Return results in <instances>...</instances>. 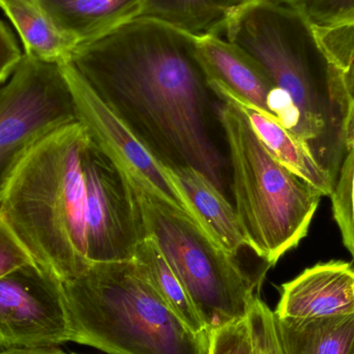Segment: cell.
I'll return each instance as SVG.
<instances>
[{"mask_svg": "<svg viewBox=\"0 0 354 354\" xmlns=\"http://www.w3.org/2000/svg\"><path fill=\"white\" fill-rule=\"evenodd\" d=\"M71 64L172 168L189 166L224 192V159L209 127V86L198 39L136 18L81 44Z\"/></svg>", "mask_w": 354, "mask_h": 354, "instance_id": "1", "label": "cell"}, {"mask_svg": "<svg viewBox=\"0 0 354 354\" xmlns=\"http://www.w3.org/2000/svg\"><path fill=\"white\" fill-rule=\"evenodd\" d=\"M72 342L62 282L37 264L0 279V351Z\"/></svg>", "mask_w": 354, "mask_h": 354, "instance_id": "10", "label": "cell"}, {"mask_svg": "<svg viewBox=\"0 0 354 354\" xmlns=\"http://www.w3.org/2000/svg\"><path fill=\"white\" fill-rule=\"evenodd\" d=\"M345 78H346L347 89H348L351 102V116L354 118V64L345 73Z\"/></svg>", "mask_w": 354, "mask_h": 354, "instance_id": "28", "label": "cell"}, {"mask_svg": "<svg viewBox=\"0 0 354 354\" xmlns=\"http://www.w3.org/2000/svg\"><path fill=\"white\" fill-rule=\"evenodd\" d=\"M73 354H76V353H73Z\"/></svg>", "mask_w": 354, "mask_h": 354, "instance_id": "30", "label": "cell"}, {"mask_svg": "<svg viewBox=\"0 0 354 354\" xmlns=\"http://www.w3.org/2000/svg\"><path fill=\"white\" fill-rule=\"evenodd\" d=\"M225 35L288 95L299 115L295 135L336 181L347 151L351 97L345 73L324 53L301 10L281 0H245Z\"/></svg>", "mask_w": 354, "mask_h": 354, "instance_id": "2", "label": "cell"}, {"mask_svg": "<svg viewBox=\"0 0 354 354\" xmlns=\"http://www.w3.org/2000/svg\"><path fill=\"white\" fill-rule=\"evenodd\" d=\"M281 1L287 2V3L290 4H297L299 3V2H301V0H281Z\"/></svg>", "mask_w": 354, "mask_h": 354, "instance_id": "29", "label": "cell"}, {"mask_svg": "<svg viewBox=\"0 0 354 354\" xmlns=\"http://www.w3.org/2000/svg\"><path fill=\"white\" fill-rule=\"evenodd\" d=\"M277 318L326 317L354 313V268L348 262L317 263L284 283Z\"/></svg>", "mask_w": 354, "mask_h": 354, "instance_id": "12", "label": "cell"}, {"mask_svg": "<svg viewBox=\"0 0 354 354\" xmlns=\"http://www.w3.org/2000/svg\"><path fill=\"white\" fill-rule=\"evenodd\" d=\"M0 8L18 31L25 55L50 64L71 62L78 44L60 30L37 0H0Z\"/></svg>", "mask_w": 354, "mask_h": 354, "instance_id": "16", "label": "cell"}, {"mask_svg": "<svg viewBox=\"0 0 354 354\" xmlns=\"http://www.w3.org/2000/svg\"><path fill=\"white\" fill-rule=\"evenodd\" d=\"M83 172L91 266L132 261L137 245L147 237L134 185L91 137Z\"/></svg>", "mask_w": 354, "mask_h": 354, "instance_id": "9", "label": "cell"}, {"mask_svg": "<svg viewBox=\"0 0 354 354\" xmlns=\"http://www.w3.org/2000/svg\"><path fill=\"white\" fill-rule=\"evenodd\" d=\"M0 354H68L59 347H49V348L35 349H10L0 351Z\"/></svg>", "mask_w": 354, "mask_h": 354, "instance_id": "27", "label": "cell"}, {"mask_svg": "<svg viewBox=\"0 0 354 354\" xmlns=\"http://www.w3.org/2000/svg\"><path fill=\"white\" fill-rule=\"evenodd\" d=\"M209 354H253L245 318L210 330Z\"/></svg>", "mask_w": 354, "mask_h": 354, "instance_id": "25", "label": "cell"}, {"mask_svg": "<svg viewBox=\"0 0 354 354\" xmlns=\"http://www.w3.org/2000/svg\"><path fill=\"white\" fill-rule=\"evenodd\" d=\"M35 263L0 209V279L23 266Z\"/></svg>", "mask_w": 354, "mask_h": 354, "instance_id": "23", "label": "cell"}, {"mask_svg": "<svg viewBox=\"0 0 354 354\" xmlns=\"http://www.w3.org/2000/svg\"><path fill=\"white\" fill-rule=\"evenodd\" d=\"M313 32L330 62L346 73L354 64V29L313 30Z\"/></svg>", "mask_w": 354, "mask_h": 354, "instance_id": "24", "label": "cell"}, {"mask_svg": "<svg viewBox=\"0 0 354 354\" xmlns=\"http://www.w3.org/2000/svg\"><path fill=\"white\" fill-rule=\"evenodd\" d=\"M200 57L216 97L241 100L272 116L291 132L299 115L288 95L277 88L261 66L247 52L218 35L198 39Z\"/></svg>", "mask_w": 354, "mask_h": 354, "instance_id": "11", "label": "cell"}, {"mask_svg": "<svg viewBox=\"0 0 354 354\" xmlns=\"http://www.w3.org/2000/svg\"><path fill=\"white\" fill-rule=\"evenodd\" d=\"M62 66L70 85L77 118L84 124L93 140L147 197L193 221L210 235L174 168L93 91L70 62Z\"/></svg>", "mask_w": 354, "mask_h": 354, "instance_id": "7", "label": "cell"}, {"mask_svg": "<svg viewBox=\"0 0 354 354\" xmlns=\"http://www.w3.org/2000/svg\"><path fill=\"white\" fill-rule=\"evenodd\" d=\"M218 116L248 248L274 266L307 236L324 195L274 159L239 108L222 102Z\"/></svg>", "mask_w": 354, "mask_h": 354, "instance_id": "5", "label": "cell"}, {"mask_svg": "<svg viewBox=\"0 0 354 354\" xmlns=\"http://www.w3.org/2000/svg\"><path fill=\"white\" fill-rule=\"evenodd\" d=\"M277 326L285 354H354V313L277 318Z\"/></svg>", "mask_w": 354, "mask_h": 354, "instance_id": "18", "label": "cell"}, {"mask_svg": "<svg viewBox=\"0 0 354 354\" xmlns=\"http://www.w3.org/2000/svg\"><path fill=\"white\" fill-rule=\"evenodd\" d=\"M88 131L77 120L49 133L17 163L0 189V209L35 263L58 280L91 266L83 155Z\"/></svg>", "mask_w": 354, "mask_h": 354, "instance_id": "3", "label": "cell"}, {"mask_svg": "<svg viewBox=\"0 0 354 354\" xmlns=\"http://www.w3.org/2000/svg\"><path fill=\"white\" fill-rule=\"evenodd\" d=\"M133 261L172 313L194 333L210 332L206 328L183 281L153 236L139 243Z\"/></svg>", "mask_w": 354, "mask_h": 354, "instance_id": "19", "label": "cell"}, {"mask_svg": "<svg viewBox=\"0 0 354 354\" xmlns=\"http://www.w3.org/2000/svg\"><path fill=\"white\" fill-rule=\"evenodd\" d=\"M220 100L235 106L245 113L260 140L279 163L316 187L322 195L330 196L334 189V179L316 161L299 137L282 126L276 118L245 102L230 97H222Z\"/></svg>", "mask_w": 354, "mask_h": 354, "instance_id": "14", "label": "cell"}, {"mask_svg": "<svg viewBox=\"0 0 354 354\" xmlns=\"http://www.w3.org/2000/svg\"><path fill=\"white\" fill-rule=\"evenodd\" d=\"M333 214L343 243L354 260V118L349 124L347 151L330 194Z\"/></svg>", "mask_w": 354, "mask_h": 354, "instance_id": "20", "label": "cell"}, {"mask_svg": "<svg viewBox=\"0 0 354 354\" xmlns=\"http://www.w3.org/2000/svg\"><path fill=\"white\" fill-rule=\"evenodd\" d=\"M185 194L195 207L210 236L233 256L248 248L235 208L214 181L189 166L174 168Z\"/></svg>", "mask_w": 354, "mask_h": 354, "instance_id": "15", "label": "cell"}, {"mask_svg": "<svg viewBox=\"0 0 354 354\" xmlns=\"http://www.w3.org/2000/svg\"><path fill=\"white\" fill-rule=\"evenodd\" d=\"M245 0H145L140 16L201 39L221 37Z\"/></svg>", "mask_w": 354, "mask_h": 354, "instance_id": "17", "label": "cell"}, {"mask_svg": "<svg viewBox=\"0 0 354 354\" xmlns=\"http://www.w3.org/2000/svg\"><path fill=\"white\" fill-rule=\"evenodd\" d=\"M295 6L313 30L354 29V0H301Z\"/></svg>", "mask_w": 354, "mask_h": 354, "instance_id": "22", "label": "cell"}, {"mask_svg": "<svg viewBox=\"0 0 354 354\" xmlns=\"http://www.w3.org/2000/svg\"><path fill=\"white\" fill-rule=\"evenodd\" d=\"M77 120L62 64L23 54L16 71L0 86V189L35 143Z\"/></svg>", "mask_w": 354, "mask_h": 354, "instance_id": "8", "label": "cell"}, {"mask_svg": "<svg viewBox=\"0 0 354 354\" xmlns=\"http://www.w3.org/2000/svg\"><path fill=\"white\" fill-rule=\"evenodd\" d=\"M77 44L89 43L140 16L145 0H37Z\"/></svg>", "mask_w": 354, "mask_h": 354, "instance_id": "13", "label": "cell"}, {"mask_svg": "<svg viewBox=\"0 0 354 354\" xmlns=\"http://www.w3.org/2000/svg\"><path fill=\"white\" fill-rule=\"evenodd\" d=\"M22 57V52L14 35L0 21V86L10 78Z\"/></svg>", "mask_w": 354, "mask_h": 354, "instance_id": "26", "label": "cell"}, {"mask_svg": "<svg viewBox=\"0 0 354 354\" xmlns=\"http://www.w3.org/2000/svg\"><path fill=\"white\" fill-rule=\"evenodd\" d=\"M134 187L147 236L159 243L206 328L212 330L245 318L264 277L245 272L236 256L225 251L193 221Z\"/></svg>", "mask_w": 354, "mask_h": 354, "instance_id": "6", "label": "cell"}, {"mask_svg": "<svg viewBox=\"0 0 354 354\" xmlns=\"http://www.w3.org/2000/svg\"><path fill=\"white\" fill-rule=\"evenodd\" d=\"M72 342L107 354H209L165 305L134 261L95 263L62 282Z\"/></svg>", "mask_w": 354, "mask_h": 354, "instance_id": "4", "label": "cell"}, {"mask_svg": "<svg viewBox=\"0 0 354 354\" xmlns=\"http://www.w3.org/2000/svg\"><path fill=\"white\" fill-rule=\"evenodd\" d=\"M245 322L253 354H285L274 312L257 295L250 301Z\"/></svg>", "mask_w": 354, "mask_h": 354, "instance_id": "21", "label": "cell"}]
</instances>
